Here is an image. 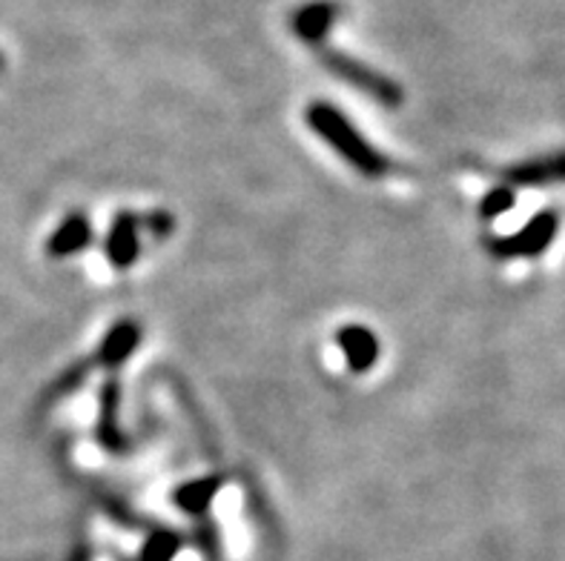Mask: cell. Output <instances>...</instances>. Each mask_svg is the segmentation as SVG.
Wrapping results in <instances>:
<instances>
[{"label":"cell","instance_id":"5","mask_svg":"<svg viewBox=\"0 0 565 561\" xmlns=\"http://www.w3.org/2000/svg\"><path fill=\"white\" fill-rule=\"evenodd\" d=\"M502 179L509 186H548L565 184V150L552 152V155H537L529 161L502 170Z\"/></svg>","mask_w":565,"mask_h":561},{"label":"cell","instance_id":"1","mask_svg":"<svg viewBox=\"0 0 565 561\" xmlns=\"http://www.w3.org/2000/svg\"><path fill=\"white\" fill-rule=\"evenodd\" d=\"M305 121L308 127L313 129L316 136L322 138V141L330 143V150L337 152L339 158H344L359 175H365V179H382L391 164H387V158L382 155L376 147L362 138L356 127H353L337 107H330L324 100H313L308 109H305Z\"/></svg>","mask_w":565,"mask_h":561},{"label":"cell","instance_id":"8","mask_svg":"<svg viewBox=\"0 0 565 561\" xmlns=\"http://www.w3.org/2000/svg\"><path fill=\"white\" fill-rule=\"evenodd\" d=\"M141 344V327L136 321H115L109 333L100 338L98 353H95V362L104 367V370H118L121 364H127L136 353V347Z\"/></svg>","mask_w":565,"mask_h":561},{"label":"cell","instance_id":"14","mask_svg":"<svg viewBox=\"0 0 565 561\" xmlns=\"http://www.w3.org/2000/svg\"><path fill=\"white\" fill-rule=\"evenodd\" d=\"M86 376H89V362H78L75 367H70L64 376L52 384V390L46 392V401H61V398L70 396L72 390H78L81 384L86 381Z\"/></svg>","mask_w":565,"mask_h":561},{"label":"cell","instance_id":"4","mask_svg":"<svg viewBox=\"0 0 565 561\" xmlns=\"http://www.w3.org/2000/svg\"><path fill=\"white\" fill-rule=\"evenodd\" d=\"M339 18H342V7L337 0H310V3L296 9L294 18H290V29L299 41L322 50V43L328 41L330 29L337 26Z\"/></svg>","mask_w":565,"mask_h":561},{"label":"cell","instance_id":"15","mask_svg":"<svg viewBox=\"0 0 565 561\" xmlns=\"http://www.w3.org/2000/svg\"><path fill=\"white\" fill-rule=\"evenodd\" d=\"M143 224L152 229V235H156V238H164V235H170V229H172V215L170 213H150L147 218H143Z\"/></svg>","mask_w":565,"mask_h":561},{"label":"cell","instance_id":"6","mask_svg":"<svg viewBox=\"0 0 565 561\" xmlns=\"http://www.w3.org/2000/svg\"><path fill=\"white\" fill-rule=\"evenodd\" d=\"M337 344L342 349L344 362L353 373H367L380 362V338L373 335V330L362 327V324H344L337 333Z\"/></svg>","mask_w":565,"mask_h":561},{"label":"cell","instance_id":"12","mask_svg":"<svg viewBox=\"0 0 565 561\" xmlns=\"http://www.w3.org/2000/svg\"><path fill=\"white\" fill-rule=\"evenodd\" d=\"M516 204V190L509 184H500L494 190L486 192V198L480 201V218L482 220H497L500 215L511 213Z\"/></svg>","mask_w":565,"mask_h":561},{"label":"cell","instance_id":"7","mask_svg":"<svg viewBox=\"0 0 565 561\" xmlns=\"http://www.w3.org/2000/svg\"><path fill=\"white\" fill-rule=\"evenodd\" d=\"M118 410H121V387L115 378H109L104 387H100V404H98V427H95V435H98L100 447L109 450V453H127L129 441L118 427Z\"/></svg>","mask_w":565,"mask_h":561},{"label":"cell","instance_id":"9","mask_svg":"<svg viewBox=\"0 0 565 561\" xmlns=\"http://www.w3.org/2000/svg\"><path fill=\"white\" fill-rule=\"evenodd\" d=\"M141 238H138V215L118 213L107 233V258L115 270H129L138 261Z\"/></svg>","mask_w":565,"mask_h":561},{"label":"cell","instance_id":"13","mask_svg":"<svg viewBox=\"0 0 565 561\" xmlns=\"http://www.w3.org/2000/svg\"><path fill=\"white\" fill-rule=\"evenodd\" d=\"M181 548V539L170 530H156L150 539L143 541L141 561H172Z\"/></svg>","mask_w":565,"mask_h":561},{"label":"cell","instance_id":"2","mask_svg":"<svg viewBox=\"0 0 565 561\" xmlns=\"http://www.w3.org/2000/svg\"><path fill=\"white\" fill-rule=\"evenodd\" d=\"M319 61H322L324 69H330L337 75L339 80H344L348 86L359 89L362 95H371L376 104L387 109L402 107V100H405V93H402V86L396 84L394 78H387L382 72H376L373 66L362 64L353 55H344L339 50H319Z\"/></svg>","mask_w":565,"mask_h":561},{"label":"cell","instance_id":"16","mask_svg":"<svg viewBox=\"0 0 565 561\" xmlns=\"http://www.w3.org/2000/svg\"><path fill=\"white\" fill-rule=\"evenodd\" d=\"M0 66H3V55H0Z\"/></svg>","mask_w":565,"mask_h":561},{"label":"cell","instance_id":"10","mask_svg":"<svg viewBox=\"0 0 565 561\" xmlns=\"http://www.w3.org/2000/svg\"><path fill=\"white\" fill-rule=\"evenodd\" d=\"M93 244V224L84 213L66 215L64 224L50 235L46 241V256L50 258H70L81 249H86Z\"/></svg>","mask_w":565,"mask_h":561},{"label":"cell","instance_id":"11","mask_svg":"<svg viewBox=\"0 0 565 561\" xmlns=\"http://www.w3.org/2000/svg\"><path fill=\"white\" fill-rule=\"evenodd\" d=\"M222 490V478L218 476H204L195 478V482L181 484L179 490L172 493V501L181 507L190 516H201V513H207L210 505H213V498L218 496Z\"/></svg>","mask_w":565,"mask_h":561},{"label":"cell","instance_id":"3","mask_svg":"<svg viewBox=\"0 0 565 561\" xmlns=\"http://www.w3.org/2000/svg\"><path fill=\"white\" fill-rule=\"evenodd\" d=\"M559 233V213L557 209H540L529 224L511 235H494L488 238L486 249L497 261H514V258H540L545 249L552 247Z\"/></svg>","mask_w":565,"mask_h":561}]
</instances>
